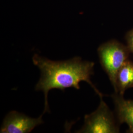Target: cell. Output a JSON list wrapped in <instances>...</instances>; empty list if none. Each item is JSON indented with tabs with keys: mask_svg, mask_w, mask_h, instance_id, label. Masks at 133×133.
Wrapping results in <instances>:
<instances>
[{
	"mask_svg": "<svg viewBox=\"0 0 133 133\" xmlns=\"http://www.w3.org/2000/svg\"><path fill=\"white\" fill-rule=\"evenodd\" d=\"M32 60L41 72V78L35 90L44 93V107L43 114L50 112L48 94L53 89L63 92L68 88L79 90V83L85 81L99 97L103 96L91 81V76L94 75V62L83 61L80 57H75L66 61H54L37 54L34 55Z\"/></svg>",
	"mask_w": 133,
	"mask_h": 133,
	"instance_id": "1",
	"label": "cell"
},
{
	"mask_svg": "<svg viewBox=\"0 0 133 133\" xmlns=\"http://www.w3.org/2000/svg\"><path fill=\"white\" fill-rule=\"evenodd\" d=\"M100 62L117 92L116 77L120 69L128 60L131 53L127 45L112 39L101 44L97 49Z\"/></svg>",
	"mask_w": 133,
	"mask_h": 133,
	"instance_id": "2",
	"label": "cell"
},
{
	"mask_svg": "<svg viewBox=\"0 0 133 133\" xmlns=\"http://www.w3.org/2000/svg\"><path fill=\"white\" fill-rule=\"evenodd\" d=\"M100 97V103L97 109L84 116V124L76 133H116L120 131L119 126L113 112Z\"/></svg>",
	"mask_w": 133,
	"mask_h": 133,
	"instance_id": "3",
	"label": "cell"
},
{
	"mask_svg": "<svg viewBox=\"0 0 133 133\" xmlns=\"http://www.w3.org/2000/svg\"><path fill=\"white\" fill-rule=\"evenodd\" d=\"M43 115L34 118L15 110L11 111L3 120L0 133H30L35 127L43 123Z\"/></svg>",
	"mask_w": 133,
	"mask_h": 133,
	"instance_id": "4",
	"label": "cell"
},
{
	"mask_svg": "<svg viewBox=\"0 0 133 133\" xmlns=\"http://www.w3.org/2000/svg\"><path fill=\"white\" fill-rule=\"evenodd\" d=\"M115 105L117 121L128 126L127 133H133V101L124 98L123 95L115 93L111 96Z\"/></svg>",
	"mask_w": 133,
	"mask_h": 133,
	"instance_id": "5",
	"label": "cell"
},
{
	"mask_svg": "<svg viewBox=\"0 0 133 133\" xmlns=\"http://www.w3.org/2000/svg\"><path fill=\"white\" fill-rule=\"evenodd\" d=\"M133 87V62L128 60L120 69L116 77V93L124 95L125 91Z\"/></svg>",
	"mask_w": 133,
	"mask_h": 133,
	"instance_id": "6",
	"label": "cell"
},
{
	"mask_svg": "<svg viewBox=\"0 0 133 133\" xmlns=\"http://www.w3.org/2000/svg\"><path fill=\"white\" fill-rule=\"evenodd\" d=\"M125 39L127 46L130 52L133 53V28L129 30L126 34Z\"/></svg>",
	"mask_w": 133,
	"mask_h": 133,
	"instance_id": "7",
	"label": "cell"
}]
</instances>
